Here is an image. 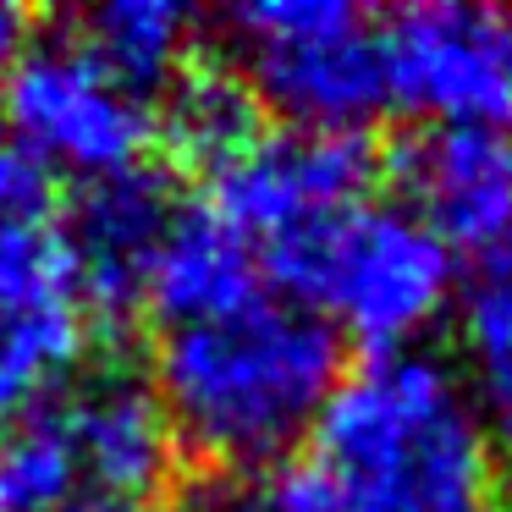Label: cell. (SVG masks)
I'll return each instance as SVG.
<instances>
[{
  "label": "cell",
  "instance_id": "1",
  "mask_svg": "<svg viewBox=\"0 0 512 512\" xmlns=\"http://www.w3.org/2000/svg\"><path fill=\"white\" fill-rule=\"evenodd\" d=\"M287 474L298 512H485L490 446L474 402L424 353L342 375Z\"/></svg>",
  "mask_w": 512,
  "mask_h": 512
},
{
  "label": "cell",
  "instance_id": "2",
  "mask_svg": "<svg viewBox=\"0 0 512 512\" xmlns=\"http://www.w3.org/2000/svg\"><path fill=\"white\" fill-rule=\"evenodd\" d=\"M149 380L177 452L226 479H254L309 441L342 386V336L287 298H254L221 320L166 331Z\"/></svg>",
  "mask_w": 512,
  "mask_h": 512
},
{
  "label": "cell",
  "instance_id": "3",
  "mask_svg": "<svg viewBox=\"0 0 512 512\" xmlns=\"http://www.w3.org/2000/svg\"><path fill=\"white\" fill-rule=\"evenodd\" d=\"M265 281L281 298L353 336L369 358L408 353L457 292V254L402 204H353L287 243L265 248Z\"/></svg>",
  "mask_w": 512,
  "mask_h": 512
},
{
  "label": "cell",
  "instance_id": "4",
  "mask_svg": "<svg viewBox=\"0 0 512 512\" xmlns=\"http://www.w3.org/2000/svg\"><path fill=\"white\" fill-rule=\"evenodd\" d=\"M237 78L303 133H364L391 105L380 28L347 0H254L226 17Z\"/></svg>",
  "mask_w": 512,
  "mask_h": 512
},
{
  "label": "cell",
  "instance_id": "5",
  "mask_svg": "<svg viewBox=\"0 0 512 512\" xmlns=\"http://www.w3.org/2000/svg\"><path fill=\"white\" fill-rule=\"evenodd\" d=\"M0 89L6 133L39 166L72 171L83 182L144 166L149 144L160 138L149 100L127 89L111 67H100V56L72 28L34 39Z\"/></svg>",
  "mask_w": 512,
  "mask_h": 512
},
{
  "label": "cell",
  "instance_id": "6",
  "mask_svg": "<svg viewBox=\"0 0 512 512\" xmlns=\"http://www.w3.org/2000/svg\"><path fill=\"white\" fill-rule=\"evenodd\" d=\"M391 100L430 127L512 133V6L419 0L386 28Z\"/></svg>",
  "mask_w": 512,
  "mask_h": 512
},
{
  "label": "cell",
  "instance_id": "7",
  "mask_svg": "<svg viewBox=\"0 0 512 512\" xmlns=\"http://www.w3.org/2000/svg\"><path fill=\"white\" fill-rule=\"evenodd\" d=\"M375 177L380 155L364 133L276 127L210 171V210L265 254L353 204H369Z\"/></svg>",
  "mask_w": 512,
  "mask_h": 512
},
{
  "label": "cell",
  "instance_id": "8",
  "mask_svg": "<svg viewBox=\"0 0 512 512\" xmlns=\"http://www.w3.org/2000/svg\"><path fill=\"white\" fill-rule=\"evenodd\" d=\"M171 177L144 166L83 182V193L61 210V243L72 265V298L89 325L122 331L149 303V270L160 259L171 221H177Z\"/></svg>",
  "mask_w": 512,
  "mask_h": 512
},
{
  "label": "cell",
  "instance_id": "9",
  "mask_svg": "<svg viewBox=\"0 0 512 512\" xmlns=\"http://www.w3.org/2000/svg\"><path fill=\"white\" fill-rule=\"evenodd\" d=\"M61 424L83 468V496H116L149 507L177 468V435L155 397V380L127 364L78 369L56 391Z\"/></svg>",
  "mask_w": 512,
  "mask_h": 512
},
{
  "label": "cell",
  "instance_id": "10",
  "mask_svg": "<svg viewBox=\"0 0 512 512\" xmlns=\"http://www.w3.org/2000/svg\"><path fill=\"white\" fill-rule=\"evenodd\" d=\"M408 210L452 254L512 248V133L485 127H424L397 160Z\"/></svg>",
  "mask_w": 512,
  "mask_h": 512
},
{
  "label": "cell",
  "instance_id": "11",
  "mask_svg": "<svg viewBox=\"0 0 512 512\" xmlns=\"http://www.w3.org/2000/svg\"><path fill=\"white\" fill-rule=\"evenodd\" d=\"M254 298H265V259L243 232L221 221L210 204L199 210H177L160 259L149 270V303L166 331L199 320H221L232 309H248Z\"/></svg>",
  "mask_w": 512,
  "mask_h": 512
},
{
  "label": "cell",
  "instance_id": "12",
  "mask_svg": "<svg viewBox=\"0 0 512 512\" xmlns=\"http://www.w3.org/2000/svg\"><path fill=\"white\" fill-rule=\"evenodd\" d=\"M89 314L78 298H39L0 309V424L50 402L83 369Z\"/></svg>",
  "mask_w": 512,
  "mask_h": 512
},
{
  "label": "cell",
  "instance_id": "13",
  "mask_svg": "<svg viewBox=\"0 0 512 512\" xmlns=\"http://www.w3.org/2000/svg\"><path fill=\"white\" fill-rule=\"evenodd\" d=\"M72 34L100 56L133 94H160L193 67V28L199 17L177 0H116L100 12L72 17Z\"/></svg>",
  "mask_w": 512,
  "mask_h": 512
},
{
  "label": "cell",
  "instance_id": "14",
  "mask_svg": "<svg viewBox=\"0 0 512 512\" xmlns=\"http://www.w3.org/2000/svg\"><path fill=\"white\" fill-rule=\"evenodd\" d=\"M463 342L474 375V419L485 446L512 468V248L490 254L463 292Z\"/></svg>",
  "mask_w": 512,
  "mask_h": 512
},
{
  "label": "cell",
  "instance_id": "15",
  "mask_svg": "<svg viewBox=\"0 0 512 512\" xmlns=\"http://www.w3.org/2000/svg\"><path fill=\"white\" fill-rule=\"evenodd\" d=\"M155 133H166L177 155L215 171L221 160L254 144L265 127H259V105L248 83L232 67H188L166 89V116L155 122Z\"/></svg>",
  "mask_w": 512,
  "mask_h": 512
},
{
  "label": "cell",
  "instance_id": "16",
  "mask_svg": "<svg viewBox=\"0 0 512 512\" xmlns=\"http://www.w3.org/2000/svg\"><path fill=\"white\" fill-rule=\"evenodd\" d=\"M83 496V468L56 397L0 424V512H67Z\"/></svg>",
  "mask_w": 512,
  "mask_h": 512
},
{
  "label": "cell",
  "instance_id": "17",
  "mask_svg": "<svg viewBox=\"0 0 512 512\" xmlns=\"http://www.w3.org/2000/svg\"><path fill=\"white\" fill-rule=\"evenodd\" d=\"M72 298V265L56 221H0V309Z\"/></svg>",
  "mask_w": 512,
  "mask_h": 512
},
{
  "label": "cell",
  "instance_id": "18",
  "mask_svg": "<svg viewBox=\"0 0 512 512\" xmlns=\"http://www.w3.org/2000/svg\"><path fill=\"white\" fill-rule=\"evenodd\" d=\"M182 512H298L287 479H215L193 490Z\"/></svg>",
  "mask_w": 512,
  "mask_h": 512
},
{
  "label": "cell",
  "instance_id": "19",
  "mask_svg": "<svg viewBox=\"0 0 512 512\" xmlns=\"http://www.w3.org/2000/svg\"><path fill=\"white\" fill-rule=\"evenodd\" d=\"M34 28H39V17L28 12V6H6V0H0V83L12 78L23 50L34 45Z\"/></svg>",
  "mask_w": 512,
  "mask_h": 512
},
{
  "label": "cell",
  "instance_id": "20",
  "mask_svg": "<svg viewBox=\"0 0 512 512\" xmlns=\"http://www.w3.org/2000/svg\"><path fill=\"white\" fill-rule=\"evenodd\" d=\"M67 512H149V507H138V501H116V496H78Z\"/></svg>",
  "mask_w": 512,
  "mask_h": 512
},
{
  "label": "cell",
  "instance_id": "21",
  "mask_svg": "<svg viewBox=\"0 0 512 512\" xmlns=\"http://www.w3.org/2000/svg\"><path fill=\"white\" fill-rule=\"evenodd\" d=\"M507 512H512V507H507Z\"/></svg>",
  "mask_w": 512,
  "mask_h": 512
}]
</instances>
